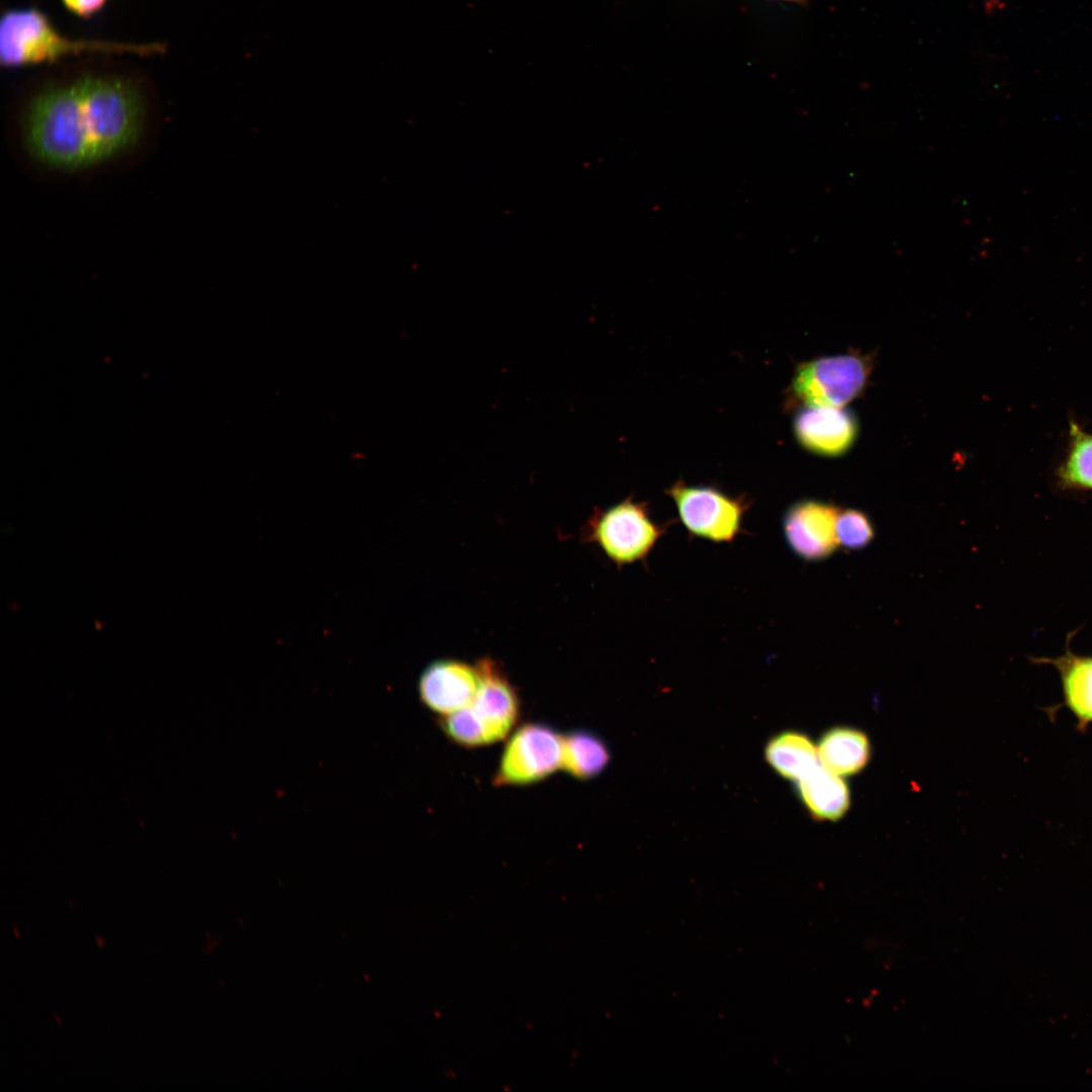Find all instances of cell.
Segmentation results:
<instances>
[{"mask_svg":"<svg viewBox=\"0 0 1092 1092\" xmlns=\"http://www.w3.org/2000/svg\"><path fill=\"white\" fill-rule=\"evenodd\" d=\"M798 792L809 812L818 819H839L849 807L846 784L822 763L798 781Z\"/></svg>","mask_w":1092,"mask_h":1092,"instance_id":"cell-12","label":"cell"},{"mask_svg":"<svg viewBox=\"0 0 1092 1092\" xmlns=\"http://www.w3.org/2000/svg\"><path fill=\"white\" fill-rule=\"evenodd\" d=\"M163 42H120L104 39H73L63 35L50 17L36 7L10 8L0 18V64L5 69L50 65L82 54L165 53Z\"/></svg>","mask_w":1092,"mask_h":1092,"instance_id":"cell-2","label":"cell"},{"mask_svg":"<svg viewBox=\"0 0 1092 1092\" xmlns=\"http://www.w3.org/2000/svg\"><path fill=\"white\" fill-rule=\"evenodd\" d=\"M794 434L807 451L825 457L845 454L856 442V416L844 407L802 406L794 418Z\"/></svg>","mask_w":1092,"mask_h":1092,"instance_id":"cell-9","label":"cell"},{"mask_svg":"<svg viewBox=\"0 0 1092 1092\" xmlns=\"http://www.w3.org/2000/svg\"><path fill=\"white\" fill-rule=\"evenodd\" d=\"M839 511L831 504L802 499L792 504L782 520L789 548L801 559L819 561L837 548L836 521Z\"/></svg>","mask_w":1092,"mask_h":1092,"instance_id":"cell-7","label":"cell"},{"mask_svg":"<svg viewBox=\"0 0 1092 1092\" xmlns=\"http://www.w3.org/2000/svg\"><path fill=\"white\" fill-rule=\"evenodd\" d=\"M1064 489L1092 490V434L1070 423L1068 450L1056 471Z\"/></svg>","mask_w":1092,"mask_h":1092,"instance_id":"cell-16","label":"cell"},{"mask_svg":"<svg viewBox=\"0 0 1092 1092\" xmlns=\"http://www.w3.org/2000/svg\"><path fill=\"white\" fill-rule=\"evenodd\" d=\"M786 1L802 2L804 0H786Z\"/></svg>","mask_w":1092,"mask_h":1092,"instance_id":"cell-19","label":"cell"},{"mask_svg":"<svg viewBox=\"0 0 1092 1092\" xmlns=\"http://www.w3.org/2000/svg\"><path fill=\"white\" fill-rule=\"evenodd\" d=\"M769 765L781 776L800 781L821 762L818 749L804 734L785 731L771 738L765 748Z\"/></svg>","mask_w":1092,"mask_h":1092,"instance_id":"cell-14","label":"cell"},{"mask_svg":"<svg viewBox=\"0 0 1092 1092\" xmlns=\"http://www.w3.org/2000/svg\"><path fill=\"white\" fill-rule=\"evenodd\" d=\"M665 492L690 535L714 543H732L744 532L743 518L751 505L746 496H731L715 486L688 485L681 480Z\"/></svg>","mask_w":1092,"mask_h":1092,"instance_id":"cell-5","label":"cell"},{"mask_svg":"<svg viewBox=\"0 0 1092 1092\" xmlns=\"http://www.w3.org/2000/svg\"><path fill=\"white\" fill-rule=\"evenodd\" d=\"M563 736L543 724H525L510 738L495 776L496 785H528L562 765Z\"/></svg>","mask_w":1092,"mask_h":1092,"instance_id":"cell-6","label":"cell"},{"mask_svg":"<svg viewBox=\"0 0 1092 1092\" xmlns=\"http://www.w3.org/2000/svg\"><path fill=\"white\" fill-rule=\"evenodd\" d=\"M1064 653L1056 657H1032L1034 663L1050 664L1060 675L1063 705L1076 719V728L1084 733L1092 724V655L1072 651L1068 638Z\"/></svg>","mask_w":1092,"mask_h":1092,"instance_id":"cell-11","label":"cell"},{"mask_svg":"<svg viewBox=\"0 0 1092 1092\" xmlns=\"http://www.w3.org/2000/svg\"><path fill=\"white\" fill-rule=\"evenodd\" d=\"M610 761L605 742L588 731H573L563 736L562 765L570 776L587 780L600 775Z\"/></svg>","mask_w":1092,"mask_h":1092,"instance_id":"cell-15","label":"cell"},{"mask_svg":"<svg viewBox=\"0 0 1092 1092\" xmlns=\"http://www.w3.org/2000/svg\"><path fill=\"white\" fill-rule=\"evenodd\" d=\"M874 527L870 518L858 510L839 512L836 521L838 543L848 549H861L874 538Z\"/></svg>","mask_w":1092,"mask_h":1092,"instance_id":"cell-17","label":"cell"},{"mask_svg":"<svg viewBox=\"0 0 1092 1092\" xmlns=\"http://www.w3.org/2000/svg\"><path fill=\"white\" fill-rule=\"evenodd\" d=\"M60 2L73 16L88 20L101 12L108 0H60Z\"/></svg>","mask_w":1092,"mask_h":1092,"instance_id":"cell-18","label":"cell"},{"mask_svg":"<svg viewBox=\"0 0 1092 1092\" xmlns=\"http://www.w3.org/2000/svg\"><path fill=\"white\" fill-rule=\"evenodd\" d=\"M872 371V358L859 353L816 358L797 367L791 396L803 406L844 407L862 394Z\"/></svg>","mask_w":1092,"mask_h":1092,"instance_id":"cell-4","label":"cell"},{"mask_svg":"<svg viewBox=\"0 0 1092 1092\" xmlns=\"http://www.w3.org/2000/svg\"><path fill=\"white\" fill-rule=\"evenodd\" d=\"M667 527L653 520L647 503L629 496L596 510L584 527V536L622 567L645 562Z\"/></svg>","mask_w":1092,"mask_h":1092,"instance_id":"cell-3","label":"cell"},{"mask_svg":"<svg viewBox=\"0 0 1092 1092\" xmlns=\"http://www.w3.org/2000/svg\"><path fill=\"white\" fill-rule=\"evenodd\" d=\"M817 749L820 762L839 776L857 774L871 755L867 735L849 727H835L825 732Z\"/></svg>","mask_w":1092,"mask_h":1092,"instance_id":"cell-13","label":"cell"},{"mask_svg":"<svg viewBox=\"0 0 1092 1092\" xmlns=\"http://www.w3.org/2000/svg\"><path fill=\"white\" fill-rule=\"evenodd\" d=\"M144 105L138 87L119 76L90 74L48 85L27 104L25 149L58 170L98 165L135 145Z\"/></svg>","mask_w":1092,"mask_h":1092,"instance_id":"cell-1","label":"cell"},{"mask_svg":"<svg viewBox=\"0 0 1092 1092\" xmlns=\"http://www.w3.org/2000/svg\"><path fill=\"white\" fill-rule=\"evenodd\" d=\"M479 686L472 702L466 706L480 725L486 744L508 736L519 715V698L516 690L490 658L476 662Z\"/></svg>","mask_w":1092,"mask_h":1092,"instance_id":"cell-8","label":"cell"},{"mask_svg":"<svg viewBox=\"0 0 1092 1092\" xmlns=\"http://www.w3.org/2000/svg\"><path fill=\"white\" fill-rule=\"evenodd\" d=\"M478 686L476 665L455 659H438L423 670L418 690L421 702L428 709L447 716L468 706Z\"/></svg>","mask_w":1092,"mask_h":1092,"instance_id":"cell-10","label":"cell"}]
</instances>
